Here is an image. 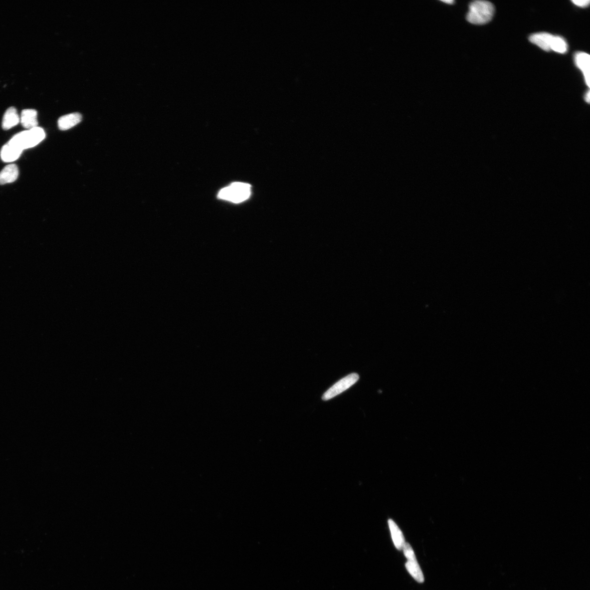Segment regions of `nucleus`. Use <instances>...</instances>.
Segmentation results:
<instances>
[{
    "mask_svg": "<svg viewBox=\"0 0 590 590\" xmlns=\"http://www.w3.org/2000/svg\"><path fill=\"white\" fill-rule=\"evenodd\" d=\"M495 13L493 4L486 1H475L469 4L467 20L474 25H483L490 21Z\"/></svg>",
    "mask_w": 590,
    "mask_h": 590,
    "instance_id": "f257e3e1",
    "label": "nucleus"
},
{
    "mask_svg": "<svg viewBox=\"0 0 590 590\" xmlns=\"http://www.w3.org/2000/svg\"><path fill=\"white\" fill-rule=\"evenodd\" d=\"M45 137L44 130L36 127L27 130L14 135L9 142L23 151L26 149L36 146Z\"/></svg>",
    "mask_w": 590,
    "mask_h": 590,
    "instance_id": "f03ea898",
    "label": "nucleus"
},
{
    "mask_svg": "<svg viewBox=\"0 0 590 590\" xmlns=\"http://www.w3.org/2000/svg\"><path fill=\"white\" fill-rule=\"evenodd\" d=\"M251 195V186L247 183L235 182L223 188L218 194L219 198L234 203L248 199Z\"/></svg>",
    "mask_w": 590,
    "mask_h": 590,
    "instance_id": "7ed1b4c3",
    "label": "nucleus"
},
{
    "mask_svg": "<svg viewBox=\"0 0 590 590\" xmlns=\"http://www.w3.org/2000/svg\"><path fill=\"white\" fill-rule=\"evenodd\" d=\"M359 378L358 374L353 373L342 378L324 393L322 397L323 400H330L345 392L354 385L359 381Z\"/></svg>",
    "mask_w": 590,
    "mask_h": 590,
    "instance_id": "20e7f679",
    "label": "nucleus"
},
{
    "mask_svg": "<svg viewBox=\"0 0 590 590\" xmlns=\"http://www.w3.org/2000/svg\"><path fill=\"white\" fill-rule=\"evenodd\" d=\"M576 66L582 71L586 84L590 87V56L584 52H578L575 55Z\"/></svg>",
    "mask_w": 590,
    "mask_h": 590,
    "instance_id": "39448f33",
    "label": "nucleus"
},
{
    "mask_svg": "<svg viewBox=\"0 0 590 590\" xmlns=\"http://www.w3.org/2000/svg\"><path fill=\"white\" fill-rule=\"evenodd\" d=\"M554 36L551 33L540 32L533 34L530 38V41L537 45L544 51L551 50V45Z\"/></svg>",
    "mask_w": 590,
    "mask_h": 590,
    "instance_id": "423d86ee",
    "label": "nucleus"
},
{
    "mask_svg": "<svg viewBox=\"0 0 590 590\" xmlns=\"http://www.w3.org/2000/svg\"><path fill=\"white\" fill-rule=\"evenodd\" d=\"M22 151L9 141L1 149V158L5 163H11L19 159Z\"/></svg>",
    "mask_w": 590,
    "mask_h": 590,
    "instance_id": "0eeeda50",
    "label": "nucleus"
},
{
    "mask_svg": "<svg viewBox=\"0 0 590 590\" xmlns=\"http://www.w3.org/2000/svg\"><path fill=\"white\" fill-rule=\"evenodd\" d=\"M82 120V116L79 113L68 114L59 118L58 127L62 131L69 130L78 124Z\"/></svg>",
    "mask_w": 590,
    "mask_h": 590,
    "instance_id": "6e6552de",
    "label": "nucleus"
},
{
    "mask_svg": "<svg viewBox=\"0 0 590 590\" xmlns=\"http://www.w3.org/2000/svg\"><path fill=\"white\" fill-rule=\"evenodd\" d=\"M20 121L22 127L30 130L38 127L37 112L32 109H26L22 111Z\"/></svg>",
    "mask_w": 590,
    "mask_h": 590,
    "instance_id": "1a4fd4ad",
    "label": "nucleus"
},
{
    "mask_svg": "<svg viewBox=\"0 0 590 590\" xmlns=\"http://www.w3.org/2000/svg\"><path fill=\"white\" fill-rule=\"evenodd\" d=\"M18 168L16 165L10 164L5 166L0 172V185H3L15 182L18 179Z\"/></svg>",
    "mask_w": 590,
    "mask_h": 590,
    "instance_id": "9d476101",
    "label": "nucleus"
},
{
    "mask_svg": "<svg viewBox=\"0 0 590 590\" xmlns=\"http://www.w3.org/2000/svg\"><path fill=\"white\" fill-rule=\"evenodd\" d=\"M20 118L16 108L11 107L5 111L3 117L2 127L5 130H8L18 125Z\"/></svg>",
    "mask_w": 590,
    "mask_h": 590,
    "instance_id": "9b49d317",
    "label": "nucleus"
},
{
    "mask_svg": "<svg viewBox=\"0 0 590 590\" xmlns=\"http://www.w3.org/2000/svg\"><path fill=\"white\" fill-rule=\"evenodd\" d=\"M390 530L395 547L398 550H402L405 544L404 538L402 532L396 523L392 519L388 521Z\"/></svg>",
    "mask_w": 590,
    "mask_h": 590,
    "instance_id": "f8f14e48",
    "label": "nucleus"
},
{
    "mask_svg": "<svg viewBox=\"0 0 590 590\" xmlns=\"http://www.w3.org/2000/svg\"><path fill=\"white\" fill-rule=\"evenodd\" d=\"M405 567L410 575L418 583H422L424 582V577L416 559L408 560L405 564Z\"/></svg>",
    "mask_w": 590,
    "mask_h": 590,
    "instance_id": "ddd939ff",
    "label": "nucleus"
},
{
    "mask_svg": "<svg viewBox=\"0 0 590 590\" xmlns=\"http://www.w3.org/2000/svg\"><path fill=\"white\" fill-rule=\"evenodd\" d=\"M568 50V45L565 39L562 37L559 36H554L552 45L551 50L555 51L560 54H565Z\"/></svg>",
    "mask_w": 590,
    "mask_h": 590,
    "instance_id": "4468645a",
    "label": "nucleus"
},
{
    "mask_svg": "<svg viewBox=\"0 0 590 590\" xmlns=\"http://www.w3.org/2000/svg\"><path fill=\"white\" fill-rule=\"evenodd\" d=\"M404 554L407 560L416 559L413 548L409 543H405L403 548Z\"/></svg>",
    "mask_w": 590,
    "mask_h": 590,
    "instance_id": "2eb2a0df",
    "label": "nucleus"
},
{
    "mask_svg": "<svg viewBox=\"0 0 590 590\" xmlns=\"http://www.w3.org/2000/svg\"><path fill=\"white\" fill-rule=\"evenodd\" d=\"M572 2L577 6L582 8L588 7L590 3L589 0H574Z\"/></svg>",
    "mask_w": 590,
    "mask_h": 590,
    "instance_id": "dca6fc26",
    "label": "nucleus"
},
{
    "mask_svg": "<svg viewBox=\"0 0 590 590\" xmlns=\"http://www.w3.org/2000/svg\"><path fill=\"white\" fill-rule=\"evenodd\" d=\"M585 100H586V101L587 102H588V104H589V103H590V90H589V91H588L587 93V94H586V96H585Z\"/></svg>",
    "mask_w": 590,
    "mask_h": 590,
    "instance_id": "f3484780",
    "label": "nucleus"
},
{
    "mask_svg": "<svg viewBox=\"0 0 590 590\" xmlns=\"http://www.w3.org/2000/svg\"><path fill=\"white\" fill-rule=\"evenodd\" d=\"M442 2L447 3V4H452L454 3V1H452V0H445V1H442Z\"/></svg>",
    "mask_w": 590,
    "mask_h": 590,
    "instance_id": "a211bd4d",
    "label": "nucleus"
}]
</instances>
